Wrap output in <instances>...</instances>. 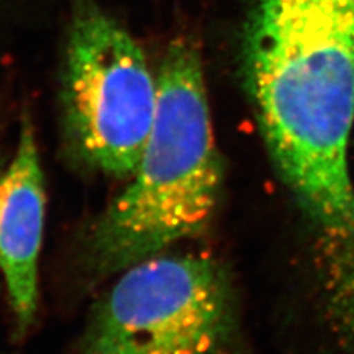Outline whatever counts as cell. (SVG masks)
I'll return each mask as SVG.
<instances>
[{"mask_svg":"<svg viewBox=\"0 0 354 354\" xmlns=\"http://www.w3.org/2000/svg\"><path fill=\"white\" fill-rule=\"evenodd\" d=\"M0 173H2V171H0Z\"/></svg>","mask_w":354,"mask_h":354,"instance_id":"obj_6","label":"cell"},{"mask_svg":"<svg viewBox=\"0 0 354 354\" xmlns=\"http://www.w3.org/2000/svg\"><path fill=\"white\" fill-rule=\"evenodd\" d=\"M44 207L35 127L24 115L12 162L0 173V272L19 334H26L37 313Z\"/></svg>","mask_w":354,"mask_h":354,"instance_id":"obj_5","label":"cell"},{"mask_svg":"<svg viewBox=\"0 0 354 354\" xmlns=\"http://www.w3.org/2000/svg\"><path fill=\"white\" fill-rule=\"evenodd\" d=\"M157 79V113L131 180L87 236L86 260L97 274L199 234L218 201L221 165L198 50L173 41Z\"/></svg>","mask_w":354,"mask_h":354,"instance_id":"obj_2","label":"cell"},{"mask_svg":"<svg viewBox=\"0 0 354 354\" xmlns=\"http://www.w3.org/2000/svg\"><path fill=\"white\" fill-rule=\"evenodd\" d=\"M158 104V79L139 44L106 14L83 8L66 44L64 135L71 157L113 177L136 169Z\"/></svg>","mask_w":354,"mask_h":354,"instance_id":"obj_4","label":"cell"},{"mask_svg":"<svg viewBox=\"0 0 354 354\" xmlns=\"http://www.w3.org/2000/svg\"><path fill=\"white\" fill-rule=\"evenodd\" d=\"M80 354H236V313L223 269L164 252L121 270L95 308Z\"/></svg>","mask_w":354,"mask_h":354,"instance_id":"obj_3","label":"cell"},{"mask_svg":"<svg viewBox=\"0 0 354 354\" xmlns=\"http://www.w3.org/2000/svg\"><path fill=\"white\" fill-rule=\"evenodd\" d=\"M245 74L276 167L328 242L332 266L354 268V0H259Z\"/></svg>","mask_w":354,"mask_h":354,"instance_id":"obj_1","label":"cell"}]
</instances>
